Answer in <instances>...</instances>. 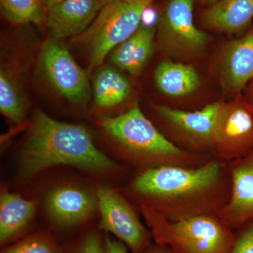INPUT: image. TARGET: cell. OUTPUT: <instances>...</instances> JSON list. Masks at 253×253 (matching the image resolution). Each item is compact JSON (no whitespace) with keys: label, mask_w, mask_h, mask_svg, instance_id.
I'll return each instance as SVG.
<instances>
[{"label":"cell","mask_w":253,"mask_h":253,"mask_svg":"<svg viewBox=\"0 0 253 253\" xmlns=\"http://www.w3.org/2000/svg\"><path fill=\"white\" fill-rule=\"evenodd\" d=\"M253 19V0H219L206 11L204 21L210 28L235 33Z\"/></svg>","instance_id":"cell-17"},{"label":"cell","mask_w":253,"mask_h":253,"mask_svg":"<svg viewBox=\"0 0 253 253\" xmlns=\"http://www.w3.org/2000/svg\"><path fill=\"white\" fill-rule=\"evenodd\" d=\"M154 34L152 26H141L130 38L113 50L111 61L131 75L139 74L151 56Z\"/></svg>","instance_id":"cell-16"},{"label":"cell","mask_w":253,"mask_h":253,"mask_svg":"<svg viewBox=\"0 0 253 253\" xmlns=\"http://www.w3.org/2000/svg\"><path fill=\"white\" fill-rule=\"evenodd\" d=\"M99 123L126 162L143 169L161 166L198 167L212 158L176 146L158 130L138 106L115 117L102 118Z\"/></svg>","instance_id":"cell-3"},{"label":"cell","mask_w":253,"mask_h":253,"mask_svg":"<svg viewBox=\"0 0 253 253\" xmlns=\"http://www.w3.org/2000/svg\"><path fill=\"white\" fill-rule=\"evenodd\" d=\"M36 202L2 189L0 195V244H12L29 229L36 217Z\"/></svg>","instance_id":"cell-15"},{"label":"cell","mask_w":253,"mask_h":253,"mask_svg":"<svg viewBox=\"0 0 253 253\" xmlns=\"http://www.w3.org/2000/svg\"><path fill=\"white\" fill-rule=\"evenodd\" d=\"M227 164L230 196L217 215L234 231L253 219V149Z\"/></svg>","instance_id":"cell-11"},{"label":"cell","mask_w":253,"mask_h":253,"mask_svg":"<svg viewBox=\"0 0 253 253\" xmlns=\"http://www.w3.org/2000/svg\"><path fill=\"white\" fill-rule=\"evenodd\" d=\"M143 253H176L172 251V249L167 247V246H161L157 244V246L154 247H150L146 250Z\"/></svg>","instance_id":"cell-27"},{"label":"cell","mask_w":253,"mask_h":253,"mask_svg":"<svg viewBox=\"0 0 253 253\" xmlns=\"http://www.w3.org/2000/svg\"><path fill=\"white\" fill-rule=\"evenodd\" d=\"M213 154L229 163L253 149V111L242 93L221 103L212 136Z\"/></svg>","instance_id":"cell-6"},{"label":"cell","mask_w":253,"mask_h":253,"mask_svg":"<svg viewBox=\"0 0 253 253\" xmlns=\"http://www.w3.org/2000/svg\"><path fill=\"white\" fill-rule=\"evenodd\" d=\"M3 16L14 24L46 23L47 11L42 0H0Z\"/></svg>","instance_id":"cell-21"},{"label":"cell","mask_w":253,"mask_h":253,"mask_svg":"<svg viewBox=\"0 0 253 253\" xmlns=\"http://www.w3.org/2000/svg\"><path fill=\"white\" fill-rule=\"evenodd\" d=\"M219 66L224 89L234 96L242 93L253 78V27L226 46Z\"/></svg>","instance_id":"cell-13"},{"label":"cell","mask_w":253,"mask_h":253,"mask_svg":"<svg viewBox=\"0 0 253 253\" xmlns=\"http://www.w3.org/2000/svg\"><path fill=\"white\" fill-rule=\"evenodd\" d=\"M140 210L158 245L176 253L231 252L236 234L217 214L170 220L144 205H140Z\"/></svg>","instance_id":"cell-4"},{"label":"cell","mask_w":253,"mask_h":253,"mask_svg":"<svg viewBox=\"0 0 253 253\" xmlns=\"http://www.w3.org/2000/svg\"><path fill=\"white\" fill-rule=\"evenodd\" d=\"M221 101L188 111L169 106H156V113L169 128L181 149L195 154H213L212 136Z\"/></svg>","instance_id":"cell-7"},{"label":"cell","mask_w":253,"mask_h":253,"mask_svg":"<svg viewBox=\"0 0 253 253\" xmlns=\"http://www.w3.org/2000/svg\"><path fill=\"white\" fill-rule=\"evenodd\" d=\"M57 166H68L96 174L117 169V165L94 144L80 125L60 122L38 111L18 156V174L29 180Z\"/></svg>","instance_id":"cell-2"},{"label":"cell","mask_w":253,"mask_h":253,"mask_svg":"<svg viewBox=\"0 0 253 253\" xmlns=\"http://www.w3.org/2000/svg\"><path fill=\"white\" fill-rule=\"evenodd\" d=\"M154 0H111L103 6L79 38L87 44L89 68L99 66L110 51L140 27L144 11Z\"/></svg>","instance_id":"cell-5"},{"label":"cell","mask_w":253,"mask_h":253,"mask_svg":"<svg viewBox=\"0 0 253 253\" xmlns=\"http://www.w3.org/2000/svg\"><path fill=\"white\" fill-rule=\"evenodd\" d=\"M238 231L231 253H253V219Z\"/></svg>","instance_id":"cell-24"},{"label":"cell","mask_w":253,"mask_h":253,"mask_svg":"<svg viewBox=\"0 0 253 253\" xmlns=\"http://www.w3.org/2000/svg\"><path fill=\"white\" fill-rule=\"evenodd\" d=\"M130 91L129 81L114 68H102L95 76L93 94L97 107L110 109L118 106L128 97Z\"/></svg>","instance_id":"cell-19"},{"label":"cell","mask_w":253,"mask_h":253,"mask_svg":"<svg viewBox=\"0 0 253 253\" xmlns=\"http://www.w3.org/2000/svg\"><path fill=\"white\" fill-rule=\"evenodd\" d=\"M101 214L100 228L122 241L133 253H143L150 247L151 234L143 225L130 204L108 186L96 193Z\"/></svg>","instance_id":"cell-8"},{"label":"cell","mask_w":253,"mask_h":253,"mask_svg":"<svg viewBox=\"0 0 253 253\" xmlns=\"http://www.w3.org/2000/svg\"><path fill=\"white\" fill-rule=\"evenodd\" d=\"M104 253H128L127 246L118 239L110 237L106 234L104 237Z\"/></svg>","instance_id":"cell-25"},{"label":"cell","mask_w":253,"mask_h":253,"mask_svg":"<svg viewBox=\"0 0 253 253\" xmlns=\"http://www.w3.org/2000/svg\"><path fill=\"white\" fill-rule=\"evenodd\" d=\"M163 49L178 55L195 54L207 44L208 36L195 26L193 0H170L160 26Z\"/></svg>","instance_id":"cell-10"},{"label":"cell","mask_w":253,"mask_h":253,"mask_svg":"<svg viewBox=\"0 0 253 253\" xmlns=\"http://www.w3.org/2000/svg\"><path fill=\"white\" fill-rule=\"evenodd\" d=\"M110 1H111V0H101V4H102V6H104V4L109 2Z\"/></svg>","instance_id":"cell-29"},{"label":"cell","mask_w":253,"mask_h":253,"mask_svg":"<svg viewBox=\"0 0 253 253\" xmlns=\"http://www.w3.org/2000/svg\"><path fill=\"white\" fill-rule=\"evenodd\" d=\"M1 253H65L54 238L40 231L7 245Z\"/></svg>","instance_id":"cell-22"},{"label":"cell","mask_w":253,"mask_h":253,"mask_svg":"<svg viewBox=\"0 0 253 253\" xmlns=\"http://www.w3.org/2000/svg\"><path fill=\"white\" fill-rule=\"evenodd\" d=\"M0 111L14 123L22 122L26 116V104L17 80L3 67L0 71Z\"/></svg>","instance_id":"cell-20"},{"label":"cell","mask_w":253,"mask_h":253,"mask_svg":"<svg viewBox=\"0 0 253 253\" xmlns=\"http://www.w3.org/2000/svg\"><path fill=\"white\" fill-rule=\"evenodd\" d=\"M45 206L51 221L61 229L76 227L86 222L98 208L96 194L84 188L63 184L46 195Z\"/></svg>","instance_id":"cell-12"},{"label":"cell","mask_w":253,"mask_h":253,"mask_svg":"<svg viewBox=\"0 0 253 253\" xmlns=\"http://www.w3.org/2000/svg\"><path fill=\"white\" fill-rule=\"evenodd\" d=\"M230 187L227 163L214 157L198 167L142 169L129 186L140 205L170 220L217 214L229 199Z\"/></svg>","instance_id":"cell-1"},{"label":"cell","mask_w":253,"mask_h":253,"mask_svg":"<svg viewBox=\"0 0 253 253\" xmlns=\"http://www.w3.org/2000/svg\"><path fill=\"white\" fill-rule=\"evenodd\" d=\"M243 92H244L243 95H244L245 99L249 103L253 111V78L245 87Z\"/></svg>","instance_id":"cell-26"},{"label":"cell","mask_w":253,"mask_h":253,"mask_svg":"<svg viewBox=\"0 0 253 253\" xmlns=\"http://www.w3.org/2000/svg\"><path fill=\"white\" fill-rule=\"evenodd\" d=\"M67 253H104V238L98 231H88Z\"/></svg>","instance_id":"cell-23"},{"label":"cell","mask_w":253,"mask_h":253,"mask_svg":"<svg viewBox=\"0 0 253 253\" xmlns=\"http://www.w3.org/2000/svg\"><path fill=\"white\" fill-rule=\"evenodd\" d=\"M101 0H64L49 9L46 25L54 40L82 33L89 28L101 9Z\"/></svg>","instance_id":"cell-14"},{"label":"cell","mask_w":253,"mask_h":253,"mask_svg":"<svg viewBox=\"0 0 253 253\" xmlns=\"http://www.w3.org/2000/svg\"><path fill=\"white\" fill-rule=\"evenodd\" d=\"M41 63L60 94L74 104L85 102L89 94L87 75L64 46L56 40L48 41L42 49Z\"/></svg>","instance_id":"cell-9"},{"label":"cell","mask_w":253,"mask_h":253,"mask_svg":"<svg viewBox=\"0 0 253 253\" xmlns=\"http://www.w3.org/2000/svg\"><path fill=\"white\" fill-rule=\"evenodd\" d=\"M63 1H64V0H42V4L44 5V8H45L47 12L51 8L54 7V6L59 4V3Z\"/></svg>","instance_id":"cell-28"},{"label":"cell","mask_w":253,"mask_h":253,"mask_svg":"<svg viewBox=\"0 0 253 253\" xmlns=\"http://www.w3.org/2000/svg\"><path fill=\"white\" fill-rule=\"evenodd\" d=\"M156 86L171 97H182L199 89L201 78L196 68L190 65L163 61L155 71Z\"/></svg>","instance_id":"cell-18"}]
</instances>
